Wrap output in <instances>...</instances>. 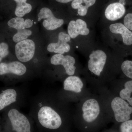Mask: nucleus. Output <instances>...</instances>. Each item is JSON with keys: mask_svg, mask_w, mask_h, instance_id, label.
Masks as SVG:
<instances>
[{"mask_svg": "<svg viewBox=\"0 0 132 132\" xmlns=\"http://www.w3.org/2000/svg\"><path fill=\"white\" fill-rule=\"evenodd\" d=\"M39 122L43 127L54 130L61 126L62 120L60 116L50 106L42 107L38 111Z\"/></svg>", "mask_w": 132, "mask_h": 132, "instance_id": "nucleus-1", "label": "nucleus"}, {"mask_svg": "<svg viewBox=\"0 0 132 132\" xmlns=\"http://www.w3.org/2000/svg\"><path fill=\"white\" fill-rule=\"evenodd\" d=\"M111 107L117 121L124 122L130 119L132 107L123 99L118 97L114 98L111 103Z\"/></svg>", "mask_w": 132, "mask_h": 132, "instance_id": "nucleus-2", "label": "nucleus"}, {"mask_svg": "<svg viewBox=\"0 0 132 132\" xmlns=\"http://www.w3.org/2000/svg\"><path fill=\"white\" fill-rule=\"evenodd\" d=\"M13 130L16 132H31V125L27 118L15 109L8 113Z\"/></svg>", "mask_w": 132, "mask_h": 132, "instance_id": "nucleus-3", "label": "nucleus"}, {"mask_svg": "<svg viewBox=\"0 0 132 132\" xmlns=\"http://www.w3.org/2000/svg\"><path fill=\"white\" fill-rule=\"evenodd\" d=\"M35 51V43L31 39H26L18 43L15 46L16 58L22 62L30 61L34 57Z\"/></svg>", "mask_w": 132, "mask_h": 132, "instance_id": "nucleus-4", "label": "nucleus"}, {"mask_svg": "<svg viewBox=\"0 0 132 132\" xmlns=\"http://www.w3.org/2000/svg\"><path fill=\"white\" fill-rule=\"evenodd\" d=\"M38 20L44 19L43 25L49 31L55 30L60 27L64 23L63 19H57L54 16L52 10L47 7H43L38 14Z\"/></svg>", "mask_w": 132, "mask_h": 132, "instance_id": "nucleus-5", "label": "nucleus"}, {"mask_svg": "<svg viewBox=\"0 0 132 132\" xmlns=\"http://www.w3.org/2000/svg\"><path fill=\"white\" fill-rule=\"evenodd\" d=\"M88 62L89 70L96 75H100L106 62L107 56L101 50H97L90 54Z\"/></svg>", "mask_w": 132, "mask_h": 132, "instance_id": "nucleus-6", "label": "nucleus"}, {"mask_svg": "<svg viewBox=\"0 0 132 132\" xmlns=\"http://www.w3.org/2000/svg\"><path fill=\"white\" fill-rule=\"evenodd\" d=\"M126 0H119L112 2L106 6L104 14L107 19L110 21L117 20L122 18L126 12Z\"/></svg>", "mask_w": 132, "mask_h": 132, "instance_id": "nucleus-7", "label": "nucleus"}, {"mask_svg": "<svg viewBox=\"0 0 132 132\" xmlns=\"http://www.w3.org/2000/svg\"><path fill=\"white\" fill-rule=\"evenodd\" d=\"M51 64L54 65H62L65 68L66 73L68 75L74 74L76 67L74 66L75 60L73 57L69 55L64 56L62 54L54 55L51 59Z\"/></svg>", "mask_w": 132, "mask_h": 132, "instance_id": "nucleus-8", "label": "nucleus"}, {"mask_svg": "<svg viewBox=\"0 0 132 132\" xmlns=\"http://www.w3.org/2000/svg\"><path fill=\"white\" fill-rule=\"evenodd\" d=\"M71 38L68 34L60 32L59 35L58 42L50 43L47 46L48 51L61 54L69 52L71 48L68 42L71 40Z\"/></svg>", "mask_w": 132, "mask_h": 132, "instance_id": "nucleus-9", "label": "nucleus"}, {"mask_svg": "<svg viewBox=\"0 0 132 132\" xmlns=\"http://www.w3.org/2000/svg\"><path fill=\"white\" fill-rule=\"evenodd\" d=\"M83 119L87 122H92L98 117L100 108L98 102L94 99L86 101L82 106Z\"/></svg>", "mask_w": 132, "mask_h": 132, "instance_id": "nucleus-10", "label": "nucleus"}, {"mask_svg": "<svg viewBox=\"0 0 132 132\" xmlns=\"http://www.w3.org/2000/svg\"><path fill=\"white\" fill-rule=\"evenodd\" d=\"M68 32L69 35L73 39L79 35H87L90 33L86 23L80 19L70 21L68 28Z\"/></svg>", "mask_w": 132, "mask_h": 132, "instance_id": "nucleus-11", "label": "nucleus"}, {"mask_svg": "<svg viewBox=\"0 0 132 132\" xmlns=\"http://www.w3.org/2000/svg\"><path fill=\"white\" fill-rule=\"evenodd\" d=\"M26 66L19 61H13L9 63L0 64V75L12 73L18 76H22L26 73Z\"/></svg>", "mask_w": 132, "mask_h": 132, "instance_id": "nucleus-12", "label": "nucleus"}, {"mask_svg": "<svg viewBox=\"0 0 132 132\" xmlns=\"http://www.w3.org/2000/svg\"><path fill=\"white\" fill-rule=\"evenodd\" d=\"M111 32L120 34L124 44L127 46L132 45V32L121 23L112 24L109 27Z\"/></svg>", "mask_w": 132, "mask_h": 132, "instance_id": "nucleus-13", "label": "nucleus"}, {"mask_svg": "<svg viewBox=\"0 0 132 132\" xmlns=\"http://www.w3.org/2000/svg\"><path fill=\"white\" fill-rule=\"evenodd\" d=\"M97 0H74L71 3L72 9L77 10V13L80 16H85L87 14L88 10L95 6Z\"/></svg>", "mask_w": 132, "mask_h": 132, "instance_id": "nucleus-14", "label": "nucleus"}, {"mask_svg": "<svg viewBox=\"0 0 132 132\" xmlns=\"http://www.w3.org/2000/svg\"><path fill=\"white\" fill-rule=\"evenodd\" d=\"M17 98V93L12 88L7 89L0 94V111L6 107L15 102Z\"/></svg>", "mask_w": 132, "mask_h": 132, "instance_id": "nucleus-15", "label": "nucleus"}, {"mask_svg": "<svg viewBox=\"0 0 132 132\" xmlns=\"http://www.w3.org/2000/svg\"><path fill=\"white\" fill-rule=\"evenodd\" d=\"M83 86L82 81L77 76H69L64 81V90L75 93L81 92Z\"/></svg>", "mask_w": 132, "mask_h": 132, "instance_id": "nucleus-16", "label": "nucleus"}, {"mask_svg": "<svg viewBox=\"0 0 132 132\" xmlns=\"http://www.w3.org/2000/svg\"><path fill=\"white\" fill-rule=\"evenodd\" d=\"M16 3L15 14L17 17H22L31 12L32 6L27 3V0H14Z\"/></svg>", "mask_w": 132, "mask_h": 132, "instance_id": "nucleus-17", "label": "nucleus"}, {"mask_svg": "<svg viewBox=\"0 0 132 132\" xmlns=\"http://www.w3.org/2000/svg\"><path fill=\"white\" fill-rule=\"evenodd\" d=\"M125 88L120 91V95L123 100H126L132 106V80L125 83Z\"/></svg>", "mask_w": 132, "mask_h": 132, "instance_id": "nucleus-18", "label": "nucleus"}, {"mask_svg": "<svg viewBox=\"0 0 132 132\" xmlns=\"http://www.w3.org/2000/svg\"><path fill=\"white\" fill-rule=\"evenodd\" d=\"M17 33L14 35L13 40L16 43L27 39L29 36H31L32 32L31 30L24 29L17 30Z\"/></svg>", "mask_w": 132, "mask_h": 132, "instance_id": "nucleus-19", "label": "nucleus"}, {"mask_svg": "<svg viewBox=\"0 0 132 132\" xmlns=\"http://www.w3.org/2000/svg\"><path fill=\"white\" fill-rule=\"evenodd\" d=\"M25 20L22 17H16L13 18L8 22L9 26L16 30L26 29L24 27Z\"/></svg>", "mask_w": 132, "mask_h": 132, "instance_id": "nucleus-20", "label": "nucleus"}, {"mask_svg": "<svg viewBox=\"0 0 132 132\" xmlns=\"http://www.w3.org/2000/svg\"><path fill=\"white\" fill-rule=\"evenodd\" d=\"M121 68L125 75L132 79V61L126 60L123 62L121 65Z\"/></svg>", "mask_w": 132, "mask_h": 132, "instance_id": "nucleus-21", "label": "nucleus"}, {"mask_svg": "<svg viewBox=\"0 0 132 132\" xmlns=\"http://www.w3.org/2000/svg\"><path fill=\"white\" fill-rule=\"evenodd\" d=\"M9 54V46L7 43L2 42L0 43V62L3 59L6 57Z\"/></svg>", "mask_w": 132, "mask_h": 132, "instance_id": "nucleus-22", "label": "nucleus"}, {"mask_svg": "<svg viewBox=\"0 0 132 132\" xmlns=\"http://www.w3.org/2000/svg\"><path fill=\"white\" fill-rule=\"evenodd\" d=\"M121 132H132V120L126 121L120 126Z\"/></svg>", "mask_w": 132, "mask_h": 132, "instance_id": "nucleus-23", "label": "nucleus"}, {"mask_svg": "<svg viewBox=\"0 0 132 132\" xmlns=\"http://www.w3.org/2000/svg\"><path fill=\"white\" fill-rule=\"evenodd\" d=\"M124 25L132 32V13H128L124 17Z\"/></svg>", "mask_w": 132, "mask_h": 132, "instance_id": "nucleus-24", "label": "nucleus"}, {"mask_svg": "<svg viewBox=\"0 0 132 132\" xmlns=\"http://www.w3.org/2000/svg\"><path fill=\"white\" fill-rule=\"evenodd\" d=\"M33 22L30 19H27L25 20L24 22V27L25 28H28L32 26Z\"/></svg>", "mask_w": 132, "mask_h": 132, "instance_id": "nucleus-25", "label": "nucleus"}, {"mask_svg": "<svg viewBox=\"0 0 132 132\" xmlns=\"http://www.w3.org/2000/svg\"><path fill=\"white\" fill-rule=\"evenodd\" d=\"M57 2L62 4H66L72 2L74 0H55Z\"/></svg>", "mask_w": 132, "mask_h": 132, "instance_id": "nucleus-26", "label": "nucleus"}]
</instances>
